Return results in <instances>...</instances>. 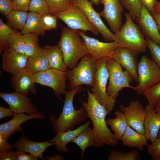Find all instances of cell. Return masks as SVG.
Returning a JSON list of instances; mask_svg holds the SVG:
<instances>
[{"label": "cell", "mask_w": 160, "mask_h": 160, "mask_svg": "<svg viewBox=\"0 0 160 160\" xmlns=\"http://www.w3.org/2000/svg\"><path fill=\"white\" fill-rule=\"evenodd\" d=\"M106 65L109 76L106 91L110 97L116 100L119 92L124 88L135 90V87L130 85L133 79L128 71L126 70L123 71L122 67L111 58L107 59Z\"/></svg>", "instance_id": "6"}, {"label": "cell", "mask_w": 160, "mask_h": 160, "mask_svg": "<svg viewBox=\"0 0 160 160\" xmlns=\"http://www.w3.org/2000/svg\"><path fill=\"white\" fill-rule=\"evenodd\" d=\"M15 113L9 108L0 107V119L8 116H14Z\"/></svg>", "instance_id": "48"}, {"label": "cell", "mask_w": 160, "mask_h": 160, "mask_svg": "<svg viewBox=\"0 0 160 160\" xmlns=\"http://www.w3.org/2000/svg\"><path fill=\"white\" fill-rule=\"evenodd\" d=\"M137 55L129 49L118 47L113 54L111 58L128 71L133 79L138 82Z\"/></svg>", "instance_id": "18"}, {"label": "cell", "mask_w": 160, "mask_h": 160, "mask_svg": "<svg viewBox=\"0 0 160 160\" xmlns=\"http://www.w3.org/2000/svg\"><path fill=\"white\" fill-rule=\"evenodd\" d=\"M140 0L143 6L146 8L151 14L156 11L154 9V7L158 2L157 0Z\"/></svg>", "instance_id": "45"}, {"label": "cell", "mask_w": 160, "mask_h": 160, "mask_svg": "<svg viewBox=\"0 0 160 160\" xmlns=\"http://www.w3.org/2000/svg\"><path fill=\"white\" fill-rule=\"evenodd\" d=\"M37 158L34 156L17 149L16 151V160H36Z\"/></svg>", "instance_id": "44"}, {"label": "cell", "mask_w": 160, "mask_h": 160, "mask_svg": "<svg viewBox=\"0 0 160 160\" xmlns=\"http://www.w3.org/2000/svg\"><path fill=\"white\" fill-rule=\"evenodd\" d=\"M9 47L15 51L25 53V48L23 35L16 32L10 35L8 38Z\"/></svg>", "instance_id": "35"}, {"label": "cell", "mask_w": 160, "mask_h": 160, "mask_svg": "<svg viewBox=\"0 0 160 160\" xmlns=\"http://www.w3.org/2000/svg\"><path fill=\"white\" fill-rule=\"evenodd\" d=\"M138 77L135 90L140 95L160 81V68L153 59L143 55L138 63Z\"/></svg>", "instance_id": "7"}, {"label": "cell", "mask_w": 160, "mask_h": 160, "mask_svg": "<svg viewBox=\"0 0 160 160\" xmlns=\"http://www.w3.org/2000/svg\"><path fill=\"white\" fill-rule=\"evenodd\" d=\"M123 7L129 12L133 20L139 16L143 7L140 0H119Z\"/></svg>", "instance_id": "34"}, {"label": "cell", "mask_w": 160, "mask_h": 160, "mask_svg": "<svg viewBox=\"0 0 160 160\" xmlns=\"http://www.w3.org/2000/svg\"><path fill=\"white\" fill-rule=\"evenodd\" d=\"M28 10L41 16L50 14L48 4L45 0H31L29 4Z\"/></svg>", "instance_id": "37"}, {"label": "cell", "mask_w": 160, "mask_h": 160, "mask_svg": "<svg viewBox=\"0 0 160 160\" xmlns=\"http://www.w3.org/2000/svg\"><path fill=\"white\" fill-rule=\"evenodd\" d=\"M2 56V69L13 76L26 67L29 58L25 53L18 52L9 47L4 51Z\"/></svg>", "instance_id": "16"}, {"label": "cell", "mask_w": 160, "mask_h": 160, "mask_svg": "<svg viewBox=\"0 0 160 160\" xmlns=\"http://www.w3.org/2000/svg\"><path fill=\"white\" fill-rule=\"evenodd\" d=\"M97 62L87 53L81 59L73 69L66 72L67 80L69 83L67 87L71 89L75 87L83 85L93 87L97 68Z\"/></svg>", "instance_id": "5"}, {"label": "cell", "mask_w": 160, "mask_h": 160, "mask_svg": "<svg viewBox=\"0 0 160 160\" xmlns=\"http://www.w3.org/2000/svg\"><path fill=\"white\" fill-rule=\"evenodd\" d=\"M0 160H16V151L8 150L0 153Z\"/></svg>", "instance_id": "47"}, {"label": "cell", "mask_w": 160, "mask_h": 160, "mask_svg": "<svg viewBox=\"0 0 160 160\" xmlns=\"http://www.w3.org/2000/svg\"><path fill=\"white\" fill-rule=\"evenodd\" d=\"M74 4L82 9L89 21L97 29L104 40L107 42L113 41L115 36L106 26L102 20L99 13L93 8L92 2L88 0H72Z\"/></svg>", "instance_id": "13"}, {"label": "cell", "mask_w": 160, "mask_h": 160, "mask_svg": "<svg viewBox=\"0 0 160 160\" xmlns=\"http://www.w3.org/2000/svg\"><path fill=\"white\" fill-rule=\"evenodd\" d=\"M11 1L12 0H11Z\"/></svg>", "instance_id": "55"}, {"label": "cell", "mask_w": 160, "mask_h": 160, "mask_svg": "<svg viewBox=\"0 0 160 160\" xmlns=\"http://www.w3.org/2000/svg\"><path fill=\"white\" fill-rule=\"evenodd\" d=\"M26 68L33 74L50 68L47 52L44 47H41L29 57Z\"/></svg>", "instance_id": "24"}, {"label": "cell", "mask_w": 160, "mask_h": 160, "mask_svg": "<svg viewBox=\"0 0 160 160\" xmlns=\"http://www.w3.org/2000/svg\"><path fill=\"white\" fill-rule=\"evenodd\" d=\"M47 158L50 160H64L65 158L60 154L55 155L52 156H47Z\"/></svg>", "instance_id": "50"}, {"label": "cell", "mask_w": 160, "mask_h": 160, "mask_svg": "<svg viewBox=\"0 0 160 160\" xmlns=\"http://www.w3.org/2000/svg\"><path fill=\"white\" fill-rule=\"evenodd\" d=\"M148 154L153 160H160V135H158L155 140L148 145Z\"/></svg>", "instance_id": "40"}, {"label": "cell", "mask_w": 160, "mask_h": 160, "mask_svg": "<svg viewBox=\"0 0 160 160\" xmlns=\"http://www.w3.org/2000/svg\"><path fill=\"white\" fill-rule=\"evenodd\" d=\"M41 17L46 31H49L56 28L57 17L56 16L49 14L42 15Z\"/></svg>", "instance_id": "41"}, {"label": "cell", "mask_w": 160, "mask_h": 160, "mask_svg": "<svg viewBox=\"0 0 160 160\" xmlns=\"http://www.w3.org/2000/svg\"><path fill=\"white\" fill-rule=\"evenodd\" d=\"M33 74L25 67L13 76L12 84L15 91L26 95L30 92L32 94L36 95V91Z\"/></svg>", "instance_id": "21"}, {"label": "cell", "mask_w": 160, "mask_h": 160, "mask_svg": "<svg viewBox=\"0 0 160 160\" xmlns=\"http://www.w3.org/2000/svg\"><path fill=\"white\" fill-rule=\"evenodd\" d=\"M151 15L154 19L157 24L158 28L160 33V13L155 11Z\"/></svg>", "instance_id": "49"}, {"label": "cell", "mask_w": 160, "mask_h": 160, "mask_svg": "<svg viewBox=\"0 0 160 160\" xmlns=\"http://www.w3.org/2000/svg\"><path fill=\"white\" fill-rule=\"evenodd\" d=\"M16 31L10 28L0 19V52H1L9 47L8 37Z\"/></svg>", "instance_id": "36"}, {"label": "cell", "mask_w": 160, "mask_h": 160, "mask_svg": "<svg viewBox=\"0 0 160 160\" xmlns=\"http://www.w3.org/2000/svg\"><path fill=\"white\" fill-rule=\"evenodd\" d=\"M148 140L145 135L138 132L128 126L121 140L123 145L136 148L142 151L144 146L148 145Z\"/></svg>", "instance_id": "25"}, {"label": "cell", "mask_w": 160, "mask_h": 160, "mask_svg": "<svg viewBox=\"0 0 160 160\" xmlns=\"http://www.w3.org/2000/svg\"><path fill=\"white\" fill-rule=\"evenodd\" d=\"M154 109L156 113L160 114V96L157 99L154 106Z\"/></svg>", "instance_id": "51"}, {"label": "cell", "mask_w": 160, "mask_h": 160, "mask_svg": "<svg viewBox=\"0 0 160 160\" xmlns=\"http://www.w3.org/2000/svg\"><path fill=\"white\" fill-rule=\"evenodd\" d=\"M33 77L35 83L50 87L55 96L58 99L62 100L61 96L66 91V72L49 68L33 74Z\"/></svg>", "instance_id": "9"}, {"label": "cell", "mask_w": 160, "mask_h": 160, "mask_svg": "<svg viewBox=\"0 0 160 160\" xmlns=\"http://www.w3.org/2000/svg\"><path fill=\"white\" fill-rule=\"evenodd\" d=\"M84 31L79 30L83 39L87 50V53L96 61L105 58H111L114 52L118 47L114 41L103 42L87 36Z\"/></svg>", "instance_id": "11"}, {"label": "cell", "mask_w": 160, "mask_h": 160, "mask_svg": "<svg viewBox=\"0 0 160 160\" xmlns=\"http://www.w3.org/2000/svg\"><path fill=\"white\" fill-rule=\"evenodd\" d=\"M31 0H12V10L27 11Z\"/></svg>", "instance_id": "42"}, {"label": "cell", "mask_w": 160, "mask_h": 160, "mask_svg": "<svg viewBox=\"0 0 160 160\" xmlns=\"http://www.w3.org/2000/svg\"><path fill=\"white\" fill-rule=\"evenodd\" d=\"M0 97L15 114L26 113L30 115L38 112L37 107L25 94L15 91L11 93L0 92Z\"/></svg>", "instance_id": "15"}, {"label": "cell", "mask_w": 160, "mask_h": 160, "mask_svg": "<svg viewBox=\"0 0 160 160\" xmlns=\"http://www.w3.org/2000/svg\"><path fill=\"white\" fill-rule=\"evenodd\" d=\"M100 3L103 5V8L100 15L106 20L112 32H117L122 26L123 11L119 0H100Z\"/></svg>", "instance_id": "14"}, {"label": "cell", "mask_w": 160, "mask_h": 160, "mask_svg": "<svg viewBox=\"0 0 160 160\" xmlns=\"http://www.w3.org/2000/svg\"><path fill=\"white\" fill-rule=\"evenodd\" d=\"M45 116L41 112L30 115L25 113L15 114L12 119L0 125V137L8 140L13 133L22 132L24 129L21 125L25 121L31 119H44Z\"/></svg>", "instance_id": "17"}, {"label": "cell", "mask_w": 160, "mask_h": 160, "mask_svg": "<svg viewBox=\"0 0 160 160\" xmlns=\"http://www.w3.org/2000/svg\"><path fill=\"white\" fill-rule=\"evenodd\" d=\"M145 39L147 46L150 51L152 59L160 68V46L147 36Z\"/></svg>", "instance_id": "39"}, {"label": "cell", "mask_w": 160, "mask_h": 160, "mask_svg": "<svg viewBox=\"0 0 160 160\" xmlns=\"http://www.w3.org/2000/svg\"><path fill=\"white\" fill-rule=\"evenodd\" d=\"M120 108L124 114L128 125L138 132L145 135L146 111L141 103L137 100H132L128 106L121 104Z\"/></svg>", "instance_id": "12"}, {"label": "cell", "mask_w": 160, "mask_h": 160, "mask_svg": "<svg viewBox=\"0 0 160 160\" xmlns=\"http://www.w3.org/2000/svg\"><path fill=\"white\" fill-rule=\"evenodd\" d=\"M45 31L41 16L37 13L30 12L28 13L25 25L20 33L23 34L34 33L43 36Z\"/></svg>", "instance_id": "27"}, {"label": "cell", "mask_w": 160, "mask_h": 160, "mask_svg": "<svg viewBox=\"0 0 160 160\" xmlns=\"http://www.w3.org/2000/svg\"><path fill=\"white\" fill-rule=\"evenodd\" d=\"M62 20L71 29L89 31L95 35L99 32L95 27L89 20L83 11L73 4L68 9L55 15Z\"/></svg>", "instance_id": "10"}, {"label": "cell", "mask_w": 160, "mask_h": 160, "mask_svg": "<svg viewBox=\"0 0 160 160\" xmlns=\"http://www.w3.org/2000/svg\"><path fill=\"white\" fill-rule=\"evenodd\" d=\"M60 34L58 44L63 53L64 62L68 69H73L79 59L87 54L85 42L79 30L63 26Z\"/></svg>", "instance_id": "3"}, {"label": "cell", "mask_w": 160, "mask_h": 160, "mask_svg": "<svg viewBox=\"0 0 160 160\" xmlns=\"http://www.w3.org/2000/svg\"><path fill=\"white\" fill-rule=\"evenodd\" d=\"M46 49L50 68L57 69L66 72L68 68L64 61L62 51L58 44L56 46H46Z\"/></svg>", "instance_id": "26"}, {"label": "cell", "mask_w": 160, "mask_h": 160, "mask_svg": "<svg viewBox=\"0 0 160 160\" xmlns=\"http://www.w3.org/2000/svg\"><path fill=\"white\" fill-rule=\"evenodd\" d=\"M93 3L96 5H98L100 4V0H91Z\"/></svg>", "instance_id": "53"}, {"label": "cell", "mask_w": 160, "mask_h": 160, "mask_svg": "<svg viewBox=\"0 0 160 160\" xmlns=\"http://www.w3.org/2000/svg\"><path fill=\"white\" fill-rule=\"evenodd\" d=\"M7 140L0 137V153L8 150H13L15 148L14 145L9 143Z\"/></svg>", "instance_id": "46"}, {"label": "cell", "mask_w": 160, "mask_h": 160, "mask_svg": "<svg viewBox=\"0 0 160 160\" xmlns=\"http://www.w3.org/2000/svg\"><path fill=\"white\" fill-rule=\"evenodd\" d=\"M25 48V54L29 57L36 52L41 47L39 43V35L34 33L23 34Z\"/></svg>", "instance_id": "31"}, {"label": "cell", "mask_w": 160, "mask_h": 160, "mask_svg": "<svg viewBox=\"0 0 160 160\" xmlns=\"http://www.w3.org/2000/svg\"><path fill=\"white\" fill-rule=\"evenodd\" d=\"M87 92V102L82 100L79 102L85 108L87 117L90 118L93 124L95 133L94 146L99 148L105 144L116 146L119 141L107 126L105 118L108 113L106 108L95 98L88 88Z\"/></svg>", "instance_id": "1"}, {"label": "cell", "mask_w": 160, "mask_h": 160, "mask_svg": "<svg viewBox=\"0 0 160 160\" xmlns=\"http://www.w3.org/2000/svg\"><path fill=\"white\" fill-rule=\"evenodd\" d=\"M141 159L138 151L132 150L124 152L117 150H112L108 155V160H139Z\"/></svg>", "instance_id": "33"}, {"label": "cell", "mask_w": 160, "mask_h": 160, "mask_svg": "<svg viewBox=\"0 0 160 160\" xmlns=\"http://www.w3.org/2000/svg\"><path fill=\"white\" fill-rule=\"evenodd\" d=\"M116 117L114 118H108L106 123L113 131L116 138L121 140L127 129L128 124L124 113L121 110H116L114 112Z\"/></svg>", "instance_id": "28"}, {"label": "cell", "mask_w": 160, "mask_h": 160, "mask_svg": "<svg viewBox=\"0 0 160 160\" xmlns=\"http://www.w3.org/2000/svg\"><path fill=\"white\" fill-rule=\"evenodd\" d=\"M28 14L26 11L13 10L6 17L8 23L12 27L21 31L25 26Z\"/></svg>", "instance_id": "30"}, {"label": "cell", "mask_w": 160, "mask_h": 160, "mask_svg": "<svg viewBox=\"0 0 160 160\" xmlns=\"http://www.w3.org/2000/svg\"><path fill=\"white\" fill-rule=\"evenodd\" d=\"M94 131L89 126L72 141L71 142L76 144L81 149V159H83L85 149L87 147L94 146Z\"/></svg>", "instance_id": "29"}, {"label": "cell", "mask_w": 160, "mask_h": 160, "mask_svg": "<svg viewBox=\"0 0 160 160\" xmlns=\"http://www.w3.org/2000/svg\"><path fill=\"white\" fill-rule=\"evenodd\" d=\"M126 21L121 29L114 33V41L118 47L129 49L137 55L145 52L147 47L144 35L133 21L129 13L123 11Z\"/></svg>", "instance_id": "4"}, {"label": "cell", "mask_w": 160, "mask_h": 160, "mask_svg": "<svg viewBox=\"0 0 160 160\" xmlns=\"http://www.w3.org/2000/svg\"><path fill=\"white\" fill-rule=\"evenodd\" d=\"M145 108L146 115L144 123L145 135L152 143L157 136L160 128V114L155 111L153 106L148 105Z\"/></svg>", "instance_id": "23"}, {"label": "cell", "mask_w": 160, "mask_h": 160, "mask_svg": "<svg viewBox=\"0 0 160 160\" xmlns=\"http://www.w3.org/2000/svg\"><path fill=\"white\" fill-rule=\"evenodd\" d=\"M12 10L11 0H0V12L1 14L6 16Z\"/></svg>", "instance_id": "43"}, {"label": "cell", "mask_w": 160, "mask_h": 160, "mask_svg": "<svg viewBox=\"0 0 160 160\" xmlns=\"http://www.w3.org/2000/svg\"><path fill=\"white\" fill-rule=\"evenodd\" d=\"M158 135H160V128L159 131Z\"/></svg>", "instance_id": "54"}, {"label": "cell", "mask_w": 160, "mask_h": 160, "mask_svg": "<svg viewBox=\"0 0 160 160\" xmlns=\"http://www.w3.org/2000/svg\"><path fill=\"white\" fill-rule=\"evenodd\" d=\"M50 14L52 15L64 12L73 5L72 0H45Z\"/></svg>", "instance_id": "32"}, {"label": "cell", "mask_w": 160, "mask_h": 160, "mask_svg": "<svg viewBox=\"0 0 160 160\" xmlns=\"http://www.w3.org/2000/svg\"><path fill=\"white\" fill-rule=\"evenodd\" d=\"M83 87L82 85H79L65 91L63 108L58 118L56 119L52 113H49V120L55 133L73 130L75 125L80 124L88 118L86 111L83 105L76 110L73 105L74 96L82 92Z\"/></svg>", "instance_id": "2"}, {"label": "cell", "mask_w": 160, "mask_h": 160, "mask_svg": "<svg viewBox=\"0 0 160 160\" xmlns=\"http://www.w3.org/2000/svg\"><path fill=\"white\" fill-rule=\"evenodd\" d=\"M108 59H104L97 62L94 84L91 90L95 98L105 108L109 114L113 109L116 100L110 97L106 91V85L109 77L106 65Z\"/></svg>", "instance_id": "8"}, {"label": "cell", "mask_w": 160, "mask_h": 160, "mask_svg": "<svg viewBox=\"0 0 160 160\" xmlns=\"http://www.w3.org/2000/svg\"><path fill=\"white\" fill-rule=\"evenodd\" d=\"M13 145L15 148L17 150L28 153L37 158L44 160L43 153L48 147L55 145V143H51L49 140L42 142H34L22 135L15 141Z\"/></svg>", "instance_id": "20"}, {"label": "cell", "mask_w": 160, "mask_h": 160, "mask_svg": "<svg viewBox=\"0 0 160 160\" xmlns=\"http://www.w3.org/2000/svg\"><path fill=\"white\" fill-rule=\"evenodd\" d=\"M137 25L144 36L149 37L160 46V33L154 18L143 6L140 15L135 20Z\"/></svg>", "instance_id": "19"}, {"label": "cell", "mask_w": 160, "mask_h": 160, "mask_svg": "<svg viewBox=\"0 0 160 160\" xmlns=\"http://www.w3.org/2000/svg\"><path fill=\"white\" fill-rule=\"evenodd\" d=\"M91 122L88 120L83 125H81L74 130H68L64 132H59L49 141L55 143V147L57 151L63 153H67L69 149L67 148V144L72 141L79 135L87 127Z\"/></svg>", "instance_id": "22"}, {"label": "cell", "mask_w": 160, "mask_h": 160, "mask_svg": "<svg viewBox=\"0 0 160 160\" xmlns=\"http://www.w3.org/2000/svg\"><path fill=\"white\" fill-rule=\"evenodd\" d=\"M143 94L148 101V105L154 107L160 96V81L144 92Z\"/></svg>", "instance_id": "38"}, {"label": "cell", "mask_w": 160, "mask_h": 160, "mask_svg": "<svg viewBox=\"0 0 160 160\" xmlns=\"http://www.w3.org/2000/svg\"><path fill=\"white\" fill-rule=\"evenodd\" d=\"M154 9L156 12L160 13V2H158L154 7Z\"/></svg>", "instance_id": "52"}]
</instances>
